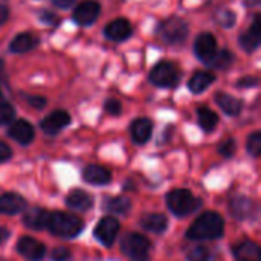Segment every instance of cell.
I'll return each mask as SVG.
<instances>
[{"instance_id":"cell-41","label":"cell","mask_w":261,"mask_h":261,"mask_svg":"<svg viewBox=\"0 0 261 261\" xmlns=\"http://www.w3.org/2000/svg\"><path fill=\"white\" fill-rule=\"evenodd\" d=\"M8 20V8L0 3V24H3Z\"/></svg>"},{"instance_id":"cell-36","label":"cell","mask_w":261,"mask_h":261,"mask_svg":"<svg viewBox=\"0 0 261 261\" xmlns=\"http://www.w3.org/2000/svg\"><path fill=\"white\" fill-rule=\"evenodd\" d=\"M40 20H41V23H44V24H50V26H57V24H58V21H60V18H58L55 14L49 12V11H43V12L40 14Z\"/></svg>"},{"instance_id":"cell-9","label":"cell","mask_w":261,"mask_h":261,"mask_svg":"<svg viewBox=\"0 0 261 261\" xmlns=\"http://www.w3.org/2000/svg\"><path fill=\"white\" fill-rule=\"evenodd\" d=\"M119 232V223L115 217H104L98 222L95 228V237L104 246H112Z\"/></svg>"},{"instance_id":"cell-26","label":"cell","mask_w":261,"mask_h":261,"mask_svg":"<svg viewBox=\"0 0 261 261\" xmlns=\"http://www.w3.org/2000/svg\"><path fill=\"white\" fill-rule=\"evenodd\" d=\"M197 119H199V125L205 132H213L219 122V116L216 115V112H213L208 107H199L197 109Z\"/></svg>"},{"instance_id":"cell-11","label":"cell","mask_w":261,"mask_h":261,"mask_svg":"<svg viewBox=\"0 0 261 261\" xmlns=\"http://www.w3.org/2000/svg\"><path fill=\"white\" fill-rule=\"evenodd\" d=\"M70 122V115L64 110H55L50 115H47L41 122L40 127L44 133L47 135H55L61 132L64 127H67Z\"/></svg>"},{"instance_id":"cell-6","label":"cell","mask_w":261,"mask_h":261,"mask_svg":"<svg viewBox=\"0 0 261 261\" xmlns=\"http://www.w3.org/2000/svg\"><path fill=\"white\" fill-rule=\"evenodd\" d=\"M179 70L170 61H161L150 70V81L158 87H174L179 83Z\"/></svg>"},{"instance_id":"cell-30","label":"cell","mask_w":261,"mask_h":261,"mask_svg":"<svg viewBox=\"0 0 261 261\" xmlns=\"http://www.w3.org/2000/svg\"><path fill=\"white\" fill-rule=\"evenodd\" d=\"M15 116L14 107L8 102H0V125H5L8 122H11Z\"/></svg>"},{"instance_id":"cell-17","label":"cell","mask_w":261,"mask_h":261,"mask_svg":"<svg viewBox=\"0 0 261 261\" xmlns=\"http://www.w3.org/2000/svg\"><path fill=\"white\" fill-rule=\"evenodd\" d=\"M66 205L75 211H87L93 205V197L83 190H73L66 196Z\"/></svg>"},{"instance_id":"cell-18","label":"cell","mask_w":261,"mask_h":261,"mask_svg":"<svg viewBox=\"0 0 261 261\" xmlns=\"http://www.w3.org/2000/svg\"><path fill=\"white\" fill-rule=\"evenodd\" d=\"M49 213L46 210H41V208H31L24 217H23V222H24V226L31 228V229H35V231H40V229H44L47 228V222H49Z\"/></svg>"},{"instance_id":"cell-13","label":"cell","mask_w":261,"mask_h":261,"mask_svg":"<svg viewBox=\"0 0 261 261\" xmlns=\"http://www.w3.org/2000/svg\"><path fill=\"white\" fill-rule=\"evenodd\" d=\"M104 35L112 41H124L132 35V24L125 18H116L104 28Z\"/></svg>"},{"instance_id":"cell-29","label":"cell","mask_w":261,"mask_h":261,"mask_svg":"<svg viewBox=\"0 0 261 261\" xmlns=\"http://www.w3.org/2000/svg\"><path fill=\"white\" fill-rule=\"evenodd\" d=\"M216 18H217V21H219L220 26H223V28H232L234 23H236V20H237V15L231 9H222L217 14Z\"/></svg>"},{"instance_id":"cell-37","label":"cell","mask_w":261,"mask_h":261,"mask_svg":"<svg viewBox=\"0 0 261 261\" xmlns=\"http://www.w3.org/2000/svg\"><path fill=\"white\" fill-rule=\"evenodd\" d=\"M255 86H258L257 76H245L237 81V87H240V89H248V87H255Z\"/></svg>"},{"instance_id":"cell-15","label":"cell","mask_w":261,"mask_h":261,"mask_svg":"<svg viewBox=\"0 0 261 261\" xmlns=\"http://www.w3.org/2000/svg\"><path fill=\"white\" fill-rule=\"evenodd\" d=\"M8 135L18 144L26 145L34 139V127L24 119H18V121L12 122V125L8 130Z\"/></svg>"},{"instance_id":"cell-21","label":"cell","mask_w":261,"mask_h":261,"mask_svg":"<svg viewBox=\"0 0 261 261\" xmlns=\"http://www.w3.org/2000/svg\"><path fill=\"white\" fill-rule=\"evenodd\" d=\"M38 44V38L34 34L21 32L18 34L9 44V50L14 54H24L28 50H32Z\"/></svg>"},{"instance_id":"cell-10","label":"cell","mask_w":261,"mask_h":261,"mask_svg":"<svg viewBox=\"0 0 261 261\" xmlns=\"http://www.w3.org/2000/svg\"><path fill=\"white\" fill-rule=\"evenodd\" d=\"M17 252L28 261H41L44 258L46 248L32 237H21L17 243Z\"/></svg>"},{"instance_id":"cell-12","label":"cell","mask_w":261,"mask_h":261,"mask_svg":"<svg viewBox=\"0 0 261 261\" xmlns=\"http://www.w3.org/2000/svg\"><path fill=\"white\" fill-rule=\"evenodd\" d=\"M231 213L236 219L239 220H248L252 219L257 213V205L254 200H251L249 197L245 196H237L231 200Z\"/></svg>"},{"instance_id":"cell-22","label":"cell","mask_w":261,"mask_h":261,"mask_svg":"<svg viewBox=\"0 0 261 261\" xmlns=\"http://www.w3.org/2000/svg\"><path fill=\"white\" fill-rule=\"evenodd\" d=\"M216 102L219 104V107L229 116H237L242 109H243V101L232 96V95H228V93H217L216 95Z\"/></svg>"},{"instance_id":"cell-35","label":"cell","mask_w":261,"mask_h":261,"mask_svg":"<svg viewBox=\"0 0 261 261\" xmlns=\"http://www.w3.org/2000/svg\"><path fill=\"white\" fill-rule=\"evenodd\" d=\"M70 257H72V254L67 248H57L50 254L52 261H67Z\"/></svg>"},{"instance_id":"cell-42","label":"cell","mask_w":261,"mask_h":261,"mask_svg":"<svg viewBox=\"0 0 261 261\" xmlns=\"http://www.w3.org/2000/svg\"><path fill=\"white\" fill-rule=\"evenodd\" d=\"M8 236H9L8 229H5V228H2V226H0V245L8 239Z\"/></svg>"},{"instance_id":"cell-24","label":"cell","mask_w":261,"mask_h":261,"mask_svg":"<svg viewBox=\"0 0 261 261\" xmlns=\"http://www.w3.org/2000/svg\"><path fill=\"white\" fill-rule=\"evenodd\" d=\"M214 81H216V75L213 72H196L188 81V87L193 93H202Z\"/></svg>"},{"instance_id":"cell-33","label":"cell","mask_w":261,"mask_h":261,"mask_svg":"<svg viewBox=\"0 0 261 261\" xmlns=\"http://www.w3.org/2000/svg\"><path fill=\"white\" fill-rule=\"evenodd\" d=\"M219 151H220L222 156L231 158V156L234 154V151H236V141H234V139H226V141H223V142L220 144V147H219Z\"/></svg>"},{"instance_id":"cell-2","label":"cell","mask_w":261,"mask_h":261,"mask_svg":"<svg viewBox=\"0 0 261 261\" xmlns=\"http://www.w3.org/2000/svg\"><path fill=\"white\" fill-rule=\"evenodd\" d=\"M84 228V222L70 213H54L49 216L47 229L61 239H73Z\"/></svg>"},{"instance_id":"cell-38","label":"cell","mask_w":261,"mask_h":261,"mask_svg":"<svg viewBox=\"0 0 261 261\" xmlns=\"http://www.w3.org/2000/svg\"><path fill=\"white\" fill-rule=\"evenodd\" d=\"M26 101H28L32 107H35V109H43V107L46 106V99H44L43 96H28Z\"/></svg>"},{"instance_id":"cell-43","label":"cell","mask_w":261,"mask_h":261,"mask_svg":"<svg viewBox=\"0 0 261 261\" xmlns=\"http://www.w3.org/2000/svg\"><path fill=\"white\" fill-rule=\"evenodd\" d=\"M3 67H5V63H3V60H0V72L3 70Z\"/></svg>"},{"instance_id":"cell-4","label":"cell","mask_w":261,"mask_h":261,"mask_svg":"<svg viewBox=\"0 0 261 261\" xmlns=\"http://www.w3.org/2000/svg\"><path fill=\"white\" fill-rule=\"evenodd\" d=\"M121 249L132 261H148L151 245L147 237L136 232H130L122 239Z\"/></svg>"},{"instance_id":"cell-27","label":"cell","mask_w":261,"mask_h":261,"mask_svg":"<svg viewBox=\"0 0 261 261\" xmlns=\"http://www.w3.org/2000/svg\"><path fill=\"white\" fill-rule=\"evenodd\" d=\"M132 208V203L125 197H110L104 202V210L115 214H125Z\"/></svg>"},{"instance_id":"cell-39","label":"cell","mask_w":261,"mask_h":261,"mask_svg":"<svg viewBox=\"0 0 261 261\" xmlns=\"http://www.w3.org/2000/svg\"><path fill=\"white\" fill-rule=\"evenodd\" d=\"M11 156H12L11 148H9L5 142H0V164L5 162V161H8Z\"/></svg>"},{"instance_id":"cell-32","label":"cell","mask_w":261,"mask_h":261,"mask_svg":"<svg viewBox=\"0 0 261 261\" xmlns=\"http://www.w3.org/2000/svg\"><path fill=\"white\" fill-rule=\"evenodd\" d=\"M187 258H188V261H208L210 260V252L205 246H196L188 252Z\"/></svg>"},{"instance_id":"cell-7","label":"cell","mask_w":261,"mask_h":261,"mask_svg":"<svg viewBox=\"0 0 261 261\" xmlns=\"http://www.w3.org/2000/svg\"><path fill=\"white\" fill-rule=\"evenodd\" d=\"M194 52L197 58L206 64L211 63L214 55L217 54V40L211 32H202L194 41Z\"/></svg>"},{"instance_id":"cell-20","label":"cell","mask_w":261,"mask_h":261,"mask_svg":"<svg viewBox=\"0 0 261 261\" xmlns=\"http://www.w3.org/2000/svg\"><path fill=\"white\" fill-rule=\"evenodd\" d=\"M130 132H132V138L136 144H145L151 136L153 124L147 118H139L132 124Z\"/></svg>"},{"instance_id":"cell-5","label":"cell","mask_w":261,"mask_h":261,"mask_svg":"<svg viewBox=\"0 0 261 261\" xmlns=\"http://www.w3.org/2000/svg\"><path fill=\"white\" fill-rule=\"evenodd\" d=\"M159 35L168 44H180L188 37V24L180 17H170L159 24Z\"/></svg>"},{"instance_id":"cell-28","label":"cell","mask_w":261,"mask_h":261,"mask_svg":"<svg viewBox=\"0 0 261 261\" xmlns=\"http://www.w3.org/2000/svg\"><path fill=\"white\" fill-rule=\"evenodd\" d=\"M234 60H236L234 54L231 50H228V49H223V50H217V54L214 55V58L211 60L210 64L213 67H216V69L225 70V69H228L234 63Z\"/></svg>"},{"instance_id":"cell-40","label":"cell","mask_w":261,"mask_h":261,"mask_svg":"<svg viewBox=\"0 0 261 261\" xmlns=\"http://www.w3.org/2000/svg\"><path fill=\"white\" fill-rule=\"evenodd\" d=\"M75 0H52V3L58 8H69L70 5H73Z\"/></svg>"},{"instance_id":"cell-8","label":"cell","mask_w":261,"mask_h":261,"mask_svg":"<svg viewBox=\"0 0 261 261\" xmlns=\"http://www.w3.org/2000/svg\"><path fill=\"white\" fill-rule=\"evenodd\" d=\"M101 5L95 0H86L80 3L73 11V21L80 26H90L99 15Z\"/></svg>"},{"instance_id":"cell-25","label":"cell","mask_w":261,"mask_h":261,"mask_svg":"<svg viewBox=\"0 0 261 261\" xmlns=\"http://www.w3.org/2000/svg\"><path fill=\"white\" fill-rule=\"evenodd\" d=\"M141 225L144 229L154 232V234H161L167 229L168 226V220L164 214H145L141 219Z\"/></svg>"},{"instance_id":"cell-1","label":"cell","mask_w":261,"mask_h":261,"mask_svg":"<svg viewBox=\"0 0 261 261\" xmlns=\"http://www.w3.org/2000/svg\"><path fill=\"white\" fill-rule=\"evenodd\" d=\"M225 232V222L220 214L208 211L203 213L188 229L187 237L190 240H216Z\"/></svg>"},{"instance_id":"cell-19","label":"cell","mask_w":261,"mask_h":261,"mask_svg":"<svg viewBox=\"0 0 261 261\" xmlns=\"http://www.w3.org/2000/svg\"><path fill=\"white\" fill-rule=\"evenodd\" d=\"M83 177L86 182L92 184V185H106L112 180V174L107 168L101 167V165H89L84 173Z\"/></svg>"},{"instance_id":"cell-16","label":"cell","mask_w":261,"mask_h":261,"mask_svg":"<svg viewBox=\"0 0 261 261\" xmlns=\"http://www.w3.org/2000/svg\"><path fill=\"white\" fill-rule=\"evenodd\" d=\"M240 46L246 52H254L260 46V18H258V15L254 18L251 28L242 34V37H240Z\"/></svg>"},{"instance_id":"cell-34","label":"cell","mask_w":261,"mask_h":261,"mask_svg":"<svg viewBox=\"0 0 261 261\" xmlns=\"http://www.w3.org/2000/svg\"><path fill=\"white\" fill-rule=\"evenodd\" d=\"M104 109H106V112H109L110 115H115V116H116V115H119V113H121L122 106H121V102H119L118 99L110 98V99H107V101H106Z\"/></svg>"},{"instance_id":"cell-14","label":"cell","mask_w":261,"mask_h":261,"mask_svg":"<svg viewBox=\"0 0 261 261\" xmlns=\"http://www.w3.org/2000/svg\"><path fill=\"white\" fill-rule=\"evenodd\" d=\"M26 210V202L15 193H6L0 196V214L14 216Z\"/></svg>"},{"instance_id":"cell-44","label":"cell","mask_w":261,"mask_h":261,"mask_svg":"<svg viewBox=\"0 0 261 261\" xmlns=\"http://www.w3.org/2000/svg\"><path fill=\"white\" fill-rule=\"evenodd\" d=\"M2 96H3V95H2V90H0V102H2Z\"/></svg>"},{"instance_id":"cell-31","label":"cell","mask_w":261,"mask_h":261,"mask_svg":"<svg viewBox=\"0 0 261 261\" xmlns=\"http://www.w3.org/2000/svg\"><path fill=\"white\" fill-rule=\"evenodd\" d=\"M248 151L252 156H258L261 153V133L255 132L248 138Z\"/></svg>"},{"instance_id":"cell-3","label":"cell","mask_w":261,"mask_h":261,"mask_svg":"<svg viewBox=\"0 0 261 261\" xmlns=\"http://www.w3.org/2000/svg\"><path fill=\"white\" fill-rule=\"evenodd\" d=\"M167 205L174 216L184 217L194 213L202 205V200L196 199L188 190H174L167 196Z\"/></svg>"},{"instance_id":"cell-23","label":"cell","mask_w":261,"mask_h":261,"mask_svg":"<svg viewBox=\"0 0 261 261\" xmlns=\"http://www.w3.org/2000/svg\"><path fill=\"white\" fill-rule=\"evenodd\" d=\"M237 261H260V248L252 242H243L234 248Z\"/></svg>"}]
</instances>
